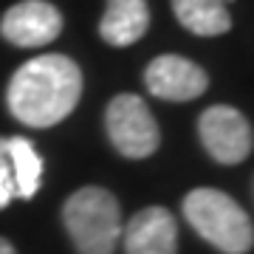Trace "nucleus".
<instances>
[{
	"mask_svg": "<svg viewBox=\"0 0 254 254\" xmlns=\"http://www.w3.org/2000/svg\"><path fill=\"white\" fill-rule=\"evenodd\" d=\"M65 229L79 254H113L122 237V209L113 192L82 187L63 206Z\"/></svg>",
	"mask_w": 254,
	"mask_h": 254,
	"instance_id": "obj_3",
	"label": "nucleus"
},
{
	"mask_svg": "<svg viewBox=\"0 0 254 254\" xmlns=\"http://www.w3.org/2000/svg\"><path fill=\"white\" fill-rule=\"evenodd\" d=\"M150 26V6L147 0H108L99 23V34L105 43L116 48L133 46L144 37Z\"/></svg>",
	"mask_w": 254,
	"mask_h": 254,
	"instance_id": "obj_9",
	"label": "nucleus"
},
{
	"mask_svg": "<svg viewBox=\"0 0 254 254\" xmlns=\"http://www.w3.org/2000/svg\"><path fill=\"white\" fill-rule=\"evenodd\" d=\"M79 96V65L65 54H43L14 71L6 91V105L23 125L54 127L76 108Z\"/></svg>",
	"mask_w": 254,
	"mask_h": 254,
	"instance_id": "obj_1",
	"label": "nucleus"
},
{
	"mask_svg": "<svg viewBox=\"0 0 254 254\" xmlns=\"http://www.w3.org/2000/svg\"><path fill=\"white\" fill-rule=\"evenodd\" d=\"M60 31H63V14L54 3L46 0L14 3L0 20V34L17 48H43L54 43Z\"/></svg>",
	"mask_w": 254,
	"mask_h": 254,
	"instance_id": "obj_6",
	"label": "nucleus"
},
{
	"mask_svg": "<svg viewBox=\"0 0 254 254\" xmlns=\"http://www.w3.org/2000/svg\"><path fill=\"white\" fill-rule=\"evenodd\" d=\"M0 153L9 158L11 173H14V187H17V198H34L40 190V178H43V158L34 150V144L23 136L14 138H0Z\"/></svg>",
	"mask_w": 254,
	"mask_h": 254,
	"instance_id": "obj_11",
	"label": "nucleus"
},
{
	"mask_svg": "<svg viewBox=\"0 0 254 254\" xmlns=\"http://www.w3.org/2000/svg\"><path fill=\"white\" fill-rule=\"evenodd\" d=\"M226 3L229 0H173V11L187 31L200 37H218L232 28Z\"/></svg>",
	"mask_w": 254,
	"mask_h": 254,
	"instance_id": "obj_10",
	"label": "nucleus"
},
{
	"mask_svg": "<svg viewBox=\"0 0 254 254\" xmlns=\"http://www.w3.org/2000/svg\"><path fill=\"white\" fill-rule=\"evenodd\" d=\"M0 254H17L14 252V246H11L6 237H0Z\"/></svg>",
	"mask_w": 254,
	"mask_h": 254,
	"instance_id": "obj_13",
	"label": "nucleus"
},
{
	"mask_svg": "<svg viewBox=\"0 0 254 254\" xmlns=\"http://www.w3.org/2000/svg\"><path fill=\"white\" fill-rule=\"evenodd\" d=\"M110 144L127 158H147L158 150L161 133L147 102L133 93H119L105 110Z\"/></svg>",
	"mask_w": 254,
	"mask_h": 254,
	"instance_id": "obj_4",
	"label": "nucleus"
},
{
	"mask_svg": "<svg viewBox=\"0 0 254 254\" xmlns=\"http://www.w3.org/2000/svg\"><path fill=\"white\" fill-rule=\"evenodd\" d=\"M147 91L167 102H190L209 88V76L200 65H195L187 57L164 54L155 57L144 71Z\"/></svg>",
	"mask_w": 254,
	"mask_h": 254,
	"instance_id": "obj_7",
	"label": "nucleus"
},
{
	"mask_svg": "<svg viewBox=\"0 0 254 254\" xmlns=\"http://www.w3.org/2000/svg\"><path fill=\"white\" fill-rule=\"evenodd\" d=\"M184 218L206 243L223 254H246L254 246V226L243 206L226 192L198 187L184 198Z\"/></svg>",
	"mask_w": 254,
	"mask_h": 254,
	"instance_id": "obj_2",
	"label": "nucleus"
},
{
	"mask_svg": "<svg viewBox=\"0 0 254 254\" xmlns=\"http://www.w3.org/2000/svg\"><path fill=\"white\" fill-rule=\"evenodd\" d=\"M127 254H175L178 252V223L164 206H147L122 226Z\"/></svg>",
	"mask_w": 254,
	"mask_h": 254,
	"instance_id": "obj_8",
	"label": "nucleus"
},
{
	"mask_svg": "<svg viewBox=\"0 0 254 254\" xmlns=\"http://www.w3.org/2000/svg\"><path fill=\"white\" fill-rule=\"evenodd\" d=\"M11 198H17V187H14V173H11L9 158L0 153V209L9 206Z\"/></svg>",
	"mask_w": 254,
	"mask_h": 254,
	"instance_id": "obj_12",
	"label": "nucleus"
},
{
	"mask_svg": "<svg viewBox=\"0 0 254 254\" xmlns=\"http://www.w3.org/2000/svg\"><path fill=\"white\" fill-rule=\"evenodd\" d=\"M198 133L206 153L218 164H240L249 158L254 147L252 125L237 108L229 105H212L200 113Z\"/></svg>",
	"mask_w": 254,
	"mask_h": 254,
	"instance_id": "obj_5",
	"label": "nucleus"
}]
</instances>
